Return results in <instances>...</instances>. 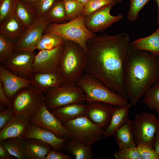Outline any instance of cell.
I'll use <instances>...</instances> for the list:
<instances>
[{
	"label": "cell",
	"instance_id": "6da1fadb",
	"mask_svg": "<svg viewBox=\"0 0 159 159\" xmlns=\"http://www.w3.org/2000/svg\"><path fill=\"white\" fill-rule=\"evenodd\" d=\"M130 37L127 32L96 35L86 42L85 72L96 77L112 91L127 97L124 87Z\"/></svg>",
	"mask_w": 159,
	"mask_h": 159
},
{
	"label": "cell",
	"instance_id": "7a4b0ae2",
	"mask_svg": "<svg viewBox=\"0 0 159 159\" xmlns=\"http://www.w3.org/2000/svg\"><path fill=\"white\" fill-rule=\"evenodd\" d=\"M125 72V90L135 106L153 84L159 82V55L135 49L130 43Z\"/></svg>",
	"mask_w": 159,
	"mask_h": 159
},
{
	"label": "cell",
	"instance_id": "3957f363",
	"mask_svg": "<svg viewBox=\"0 0 159 159\" xmlns=\"http://www.w3.org/2000/svg\"><path fill=\"white\" fill-rule=\"evenodd\" d=\"M82 89L87 102H100L113 106L128 104L127 98L109 88L95 76L84 72L76 82Z\"/></svg>",
	"mask_w": 159,
	"mask_h": 159
},
{
	"label": "cell",
	"instance_id": "277c9868",
	"mask_svg": "<svg viewBox=\"0 0 159 159\" xmlns=\"http://www.w3.org/2000/svg\"><path fill=\"white\" fill-rule=\"evenodd\" d=\"M85 53L78 44L64 40L57 72L64 82H76L85 72Z\"/></svg>",
	"mask_w": 159,
	"mask_h": 159
},
{
	"label": "cell",
	"instance_id": "5b68a950",
	"mask_svg": "<svg viewBox=\"0 0 159 159\" xmlns=\"http://www.w3.org/2000/svg\"><path fill=\"white\" fill-rule=\"evenodd\" d=\"M86 16L81 14L76 19L61 24H49L44 33H52L59 35L64 40L74 42L79 45L86 52V42L96 35L86 26Z\"/></svg>",
	"mask_w": 159,
	"mask_h": 159
},
{
	"label": "cell",
	"instance_id": "8992f818",
	"mask_svg": "<svg viewBox=\"0 0 159 159\" xmlns=\"http://www.w3.org/2000/svg\"><path fill=\"white\" fill-rule=\"evenodd\" d=\"M45 94L32 85L18 91L10 100L8 108L13 115L29 120L44 101Z\"/></svg>",
	"mask_w": 159,
	"mask_h": 159
},
{
	"label": "cell",
	"instance_id": "52a82bcc",
	"mask_svg": "<svg viewBox=\"0 0 159 159\" xmlns=\"http://www.w3.org/2000/svg\"><path fill=\"white\" fill-rule=\"evenodd\" d=\"M85 101L84 93L76 82H64L49 89L45 94L44 102L49 110Z\"/></svg>",
	"mask_w": 159,
	"mask_h": 159
},
{
	"label": "cell",
	"instance_id": "ba28073f",
	"mask_svg": "<svg viewBox=\"0 0 159 159\" xmlns=\"http://www.w3.org/2000/svg\"><path fill=\"white\" fill-rule=\"evenodd\" d=\"M69 138L92 145L104 138L102 127L92 122L85 115L64 124Z\"/></svg>",
	"mask_w": 159,
	"mask_h": 159
},
{
	"label": "cell",
	"instance_id": "9c48e42d",
	"mask_svg": "<svg viewBox=\"0 0 159 159\" xmlns=\"http://www.w3.org/2000/svg\"><path fill=\"white\" fill-rule=\"evenodd\" d=\"M159 128V118L143 112L137 115L133 121L134 140L136 145H146L153 147L156 131Z\"/></svg>",
	"mask_w": 159,
	"mask_h": 159
},
{
	"label": "cell",
	"instance_id": "30bf717a",
	"mask_svg": "<svg viewBox=\"0 0 159 159\" xmlns=\"http://www.w3.org/2000/svg\"><path fill=\"white\" fill-rule=\"evenodd\" d=\"M50 24L44 16L38 17L15 43L14 52L35 51L44 30Z\"/></svg>",
	"mask_w": 159,
	"mask_h": 159
},
{
	"label": "cell",
	"instance_id": "8fae6325",
	"mask_svg": "<svg viewBox=\"0 0 159 159\" xmlns=\"http://www.w3.org/2000/svg\"><path fill=\"white\" fill-rule=\"evenodd\" d=\"M29 121L51 131L59 137L69 138L68 133L64 125L47 108L44 101L30 119Z\"/></svg>",
	"mask_w": 159,
	"mask_h": 159
},
{
	"label": "cell",
	"instance_id": "7c38bea8",
	"mask_svg": "<svg viewBox=\"0 0 159 159\" xmlns=\"http://www.w3.org/2000/svg\"><path fill=\"white\" fill-rule=\"evenodd\" d=\"M115 4L105 6L86 16L85 23L87 29L95 33L105 30L121 19L123 16L122 14H119L115 16L110 14V10Z\"/></svg>",
	"mask_w": 159,
	"mask_h": 159
},
{
	"label": "cell",
	"instance_id": "4fadbf2b",
	"mask_svg": "<svg viewBox=\"0 0 159 159\" xmlns=\"http://www.w3.org/2000/svg\"><path fill=\"white\" fill-rule=\"evenodd\" d=\"M36 54L35 51L13 52L2 64L15 74L28 79L34 72L33 62Z\"/></svg>",
	"mask_w": 159,
	"mask_h": 159
},
{
	"label": "cell",
	"instance_id": "5bb4252c",
	"mask_svg": "<svg viewBox=\"0 0 159 159\" xmlns=\"http://www.w3.org/2000/svg\"><path fill=\"white\" fill-rule=\"evenodd\" d=\"M64 43V42L59 46L53 49L39 51L35 55L33 61L32 67L34 72H57Z\"/></svg>",
	"mask_w": 159,
	"mask_h": 159
},
{
	"label": "cell",
	"instance_id": "9a60e30c",
	"mask_svg": "<svg viewBox=\"0 0 159 159\" xmlns=\"http://www.w3.org/2000/svg\"><path fill=\"white\" fill-rule=\"evenodd\" d=\"M34 138L49 145L52 150H61L68 139L61 138L51 131L37 124L30 122L24 139Z\"/></svg>",
	"mask_w": 159,
	"mask_h": 159
},
{
	"label": "cell",
	"instance_id": "2e32d148",
	"mask_svg": "<svg viewBox=\"0 0 159 159\" xmlns=\"http://www.w3.org/2000/svg\"><path fill=\"white\" fill-rule=\"evenodd\" d=\"M0 81L6 96L10 100L20 89L31 85L28 79L15 74L1 64L0 65Z\"/></svg>",
	"mask_w": 159,
	"mask_h": 159
},
{
	"label": "cell",
	"instance_id": "e0dca14e",
	"mask_svg": "<svg viewBox=\"0 0 159 159\" xmlns=\"http://www.w3.org/2000/svg\"><path fill=\"white\" fill-rule=\"evenodd\" d=\"M85 115L95 124L103 128L108 125L113 106L100 102H87Z\"/></svg>",
	"mask_w": 159,
	"mask_h": 159
},
{
	"label": "cell",
	"instance_id": "ac0fdd59",
	"mask_svg": "<svg viewBox=\"0 0 159 159\" xmlns=\"http://www.w3.org/2000/svg\"><path fill=\"white\" fill-rule=\"evenodd\" d=\"M30 124L29 120L25 117L13 115L0 130V142L9 138L23 139Z\"/></svg>",
	"mask_w": 159,
	"mask_h": 159
},
{
	"label": "cell",
	"instance_id": "d6986e66",
	"mask_svg": "<svg viewBox=\"0 0 159 159\" xmlns=\"http://www.w3.org/2000/svg\"><path fill=\"white\" fill-rule=\"evenodd\" d=\"M28 79L31 85L44 94L49 89L60 85L64 82L57 72H33L29 75Z\"/></svg>",
	"mask_w": 159,
	"mask_h": 159
},
{
	"label": "cell",
	"instance_id": "ffe728a7",
	"mask_svg": "<svg viewBox=\"0 0 159 159\" xmlns=\"http://www.w3.org/2000/svg\"><path fill=\"white\" fill-rule=\"evenodd\" d=\"M131 104L123 106H113L110 122L104 130V138L113 136L116 132L129 119Z\"/></svg>",
	"mask_w": 159,
	"mask_h": 159
},
{
	"label": "cell",
	"instance_id": "44dd1931",
	"mask_svg": "<svg viewBox=\"0 0 159 159\" xmlns=\"http://www.w3.org/2000/svg\"><path fill=\"white\" fill-rule=\"evenodd\" d=\"M87 108V104L82 103L71 104L49 110L64 125L71 120L85 115Z\"/></svg>",
	"mask_w": 159,
	"mask_h": 159
},
{
	"label": "cell",
	"instance_id": "7402d4cb",
	"mask_svg": "<svg viewBox=\"0 0 159 159\" xmlns=\"http://www.w3.org/2000/svg\"><path fill=\"white\" fill-rule=\"evenodd\" d=\"M26 28L14 13L0 23V33L12 41L16 42Z\"/></svg>",
	"mask_w": 159,
	"mask_h": 159
},
{
	"label": "cell",
	"instance_id": "603a6c76",
	"mask_svg": "<svg viewBox=\"0 0 159 159\" xmlns=\"http://www.w3.org/2000/svg\"><path fill=\"white\" fill-rule=\"evenodd\" d=\"M63 149L74 156L75 159H95L92 154V145L77 140L67 139L64 143Z\"/></svg>",
	"mask_w": 159,
	"mask_h": 159
},
{
	"label": "cell",
	"instance_id": "cb8c5ba5",
	"mask_svg": "<svg viewBox=\"0 0 159 159\" xmlns=\"http://www.w3.org/2000/svg\"><path fill=\"white\" fill-rule=\"evenodd\" d=\"M113 136L119 149L136 146L134 137L133 121L129 119L116 132Z\"/></svg>",
	"mask_w": 159,
	"mask_h": 159
},
{
	"label": "cell",
	"instance_id": "d4e9b609",
	"mask_svg": "<svg viewBox=\"0 0 159 159\" xmlns=\"http://www.w3.org/2000/svg\"><path fill=\"white\" fill-rule=\"evenodd\" d=\"M27 159H45L51 147L47 144L34 138L24 139Z\"/></svg>",
	"mask_w": 159,
	"mask_h": 159
},
{
	"label": "cell",
	"instance_id": "484cf974",
	"mask_svg": "<svg viewBox=\"0 0 159 159\" xmlns=\"http://www.w3.org/2000/svg\"><path fill=\"white\" fill-rule=\"evenodd\" d=\"M130 43L135 49L159 55V27L149 36L139 38Z\"/></svg>",
	"mask_w": 159,
	"mask_h": 159
},
{
	"label": "cell",
	"instance_id": "4316f807",
	"mask_svg": "<svg viewBox=\"0 0 159 159\" xmlns=\"http://www.w3.org/2000/svg\"><path fill=\"white\" fill-rule=\"evenodd\" d=\"M14 14L25 26L31 25L38 17L31 4L21 0H18Z\"/></svg>",
	"mask_w": 159,
	"mask_h": 159
},
{
	"label": "cell",
	"instance_id": "83f0119b",
	"mask_svg": "<svg viewBox=\"0 0 159 159\" xmlns=\"http://www.w3.org/2000/svg\"><path fill=\"white\" fill-rule=\"evenodd\" d=\"M0 143L14 157L19 159H27L24 139L9 138L0 142Z\"/></svg>",
	"mask_w": 159,
	"mask_h": 159
},
{
	"label": "cell",
	"instance_id": "f1b7e54d",
	"mask_svg": "<svg viewBox=\"0 0 159 159\" xmlns=\"http://www.w3.org/2000/svg\"><path fill=\"white\" fill-rule=\"evenodd\" d=\"M44 16L50 24L66 22L67 18L63 0H57Z\"/></svg>",
	"mask_w": 159,
	"mask_h": 159
},
{
	"label": "cell",
	"instance_id": "f546056e",
	"mask_svg": "<svg viewBox=\"0 0 159 159\" xmlns=\"http://www.w3.org/2000/svg\"><path fill=\"white\" fill-rule=\"evenodd\" d=\"M64 42L63 38L58 35L52 33H45L43 34L36 49L40 51L53 49L59 46Z\"/></svg>",
	"mask_w": 159,
	"mask_h": 159
},
{
	"label": "cell",
	"instance_id": "4dcf8cb0",
	"mask_svg": "<svg viewBox=\"0 0 159 159\" xmlns=\"http://www.w3.org/2000/svg\"><path fill=\"white\" fill-rule=\"evenodd\" d=\"M143 102L157 113L159 112V82L153 84L145 93Z\"/></svg>",
	"mask_w": 159,
	"mask_h": 159
},
{
	"label": "cell",
	"instance_id": "1f68e13d",
	"mask_svg": "<svg viewBox=\"0 0 159 159\" xmlns=\"http://www.w3.org/2000/svg\"><path fill=\"white\" fill-rule=\"evenodd\" d=\"M67 21L73 20L82 14L84 6L77 0L64 1Z\"/></svg>",
	"mask_w": 159,
	"mask_h": 159
},
{
	"label": "cell",
	"instance_id": "d6a6232c",
	"mask_svg": "<svg viewBox=\"0 0 159 159\" xmlns=\"http://www.w3.org/2000/svg\"><path fill=\"white\" fill-rule=\"evenodd\" d=\"M15 43L0 34V62L3 64L14 52Z\"/></svg>",
	"mask_w": 159,
	"mask_h": 159
},
{
	"label": "cell",
	"instance_id": "836d02e7",
	"mask_svg": "<svg viewBox=\"0 0 159 159\" xmlns=\"http://www.w3.org/2000/svg\"><path fill=\"white\" fill-rule=\"evenodd\" d=\"M150 0H129V6L127 15V19L134 21L138 18L140 11Z\"/></svg>",
	"mask_w": 159,
	"mask_h": 159
},
{
	"label": "cell",
	"instance_id": "e575fe53",
	"mask_svg": "<svg viewBox=\"0 0 159 159\" xmlns=\"http://www.w3.org/2000/svg\"><path fill=\"white\" fill-rule=\"evenodd\" d=\"M116 2V0H90L84 6L82 14L88 16L105 6Z\"/></svg>",
	"mask_w": 159,
	"mask_h": 159
},
{
	"label": "cell",
	"instance_id": "d590c367",
	"mask_svg": "<svg viewBox=\"0 0 159 159\" xmlns=\"http://www.w3.org/2000/svg\"><path fill=\"white\" fill-rule=\"evenodd\" d=\"M18 0H0V23L14 13Z\"/></svg>",
	"mask_w": 159,
	"mask_h": 159
},
{
	"label": "cell",
	"instance_id": "8d00e7d4",
	"mask_svg": "<svg viewBox=\"0 0 159 159\" xmlns=\"http://www.w3.org/2000/svg\"><path fill=\"white\" fill-rule=\"evenodd\" d=\"M116 159H142L136 146L119 149L114 154Z\"/></svg>",
	"mask_w": 159,
	"mask_h": 159
},
{
	"label": "cell",
	"instance_id": "74e56055",
	"mask_svg": "<svg viewBox=\"0 0 159 159\" xmlns=\"http://www.w3.org/2000/svg\"><path fill=\"white\" fill-rule=\"evenodd\" d=\"M57 0H37L32 5L37 17L45 15Z\"/></svg>",
	"mask_w": 159,
	"mask_h": 159
},
{
	"label": "cell",
	"instance_id": "f35d334b",
	"mask_svg": "<svg viewBox=\"0 0 159 159\" xmlns=\"http://www.w3.org/2000/svg\"><path fill=\"white\" fill-rule=\"evenodd\" d=\"M142 159H159V154L153 147L140 144L136 145Z\"/></svg>",
	"mask_w": 159,
	"mask_h": 159
},
{
	"label": "cell",
	"instance_id": "ab89813d",
	"mask_svg": "<svg viewBox=\"0 0 159 159\" xmlns=\"http://www.w3.org/2000/svg\"><path fill=\"white\" fill-rule=\"evenodd\" d=\"M71 157L60 150H50L45 159H70Z\"/></svg>",
	"mask_w": 159,
	"mask_h": 159
},
{
	"label": "cell",
	"instance_id": "60d3db41",
	"mask_svg": "<svg viewBox=\"0 0 159 159\" xmlns=\"http://www.w3.org/2000/svg\"><path fill=\"white\" fill-rule=\"evenodd\" d=\"M13 115L11 111L7 108L0 112V130L6 125Z\"/></svg>",
	"mask_w": 159,
	"mask_h": 159
},
{
	"label": "cell",
	"instance_id": "b9f144b4",
	"mask_svg": "<svg viewBox=\"0 0 159 159\" xmlns=\"http://www.w3.org/2000/svg\"><path fill=\"white\" fill-rule=\"evenodd\" d=\"M10 100L6 96L2 84L0 81V105L4 107H8Z\"/></svg>",
	"mask_w": 159,
	"mask_h": 159
},
{
	"label": "cell",
	"instance_id": "7bdbcfd3",
	"mask_svg": "<svg viewBox=\"0 0 159 159\" xmlns=\"http://www.w3.org/2000/svg\"><path fill=\"white\" fill-rule=\"evenodd\" d=\"M13 157L0 143V159H11Z\"/></svg>",
	"mask_w": 159,
	"mask_h": 159
},
{
	"label": "cell",
	"instance_id": "ee69618b",
	"mask_svg": "<svg viewBox=\"0 0 159 159\" xmlns=\"http://www.w3.org/2000/svg\"><path fill=\"white\" fill-rule=\"evenodd\" d=\"M153 146L155 150L159 154V128L155 134Z\"/></svg>",
	"mask_w": 159,
	"mask_h": 159
},
{
	"label": "cell",
	"instance_id": "f6af8a7d",
	"mask_svg": "<svg viewBox=\"0 0 159 159\" xmlns=\"http://www.w3.org/2000/svg\"><path fill=\"white\" fill-rule=\"evenodd\" d=\"M156 2L158 6V16L157 19V23L159 24V0H154Z\"/></svg>",
	"mask_w": 159,
	"mask_h": 159
},
{
	"label": "cell",
	"instance_id": "bcb514c9",
	"mask_svg": "<svg viewBox=\"0 0 159 159\" xmlns=\"http://www.w3.org/2000/svg\"><path fill=\"white\" fill-rule=\"evenodd\" d=\"M79 2L82 4L84 6L90 0H77Z\"/></svg>",
	"mask_w": 159,
	"mask_h": 159
},
{
	"label": "cell",
	"instance_id": "7dc6e473",
	"mask_svg": "<svg viewBox=\"0 0 159 159\" xmlns=\"http://www.w3.org/2000/svg\"><path fill=\"white\" fill-rule=\"evenodd\" d=\"M25 1L26 2L29 3L31 4H32L34 2H35L37 0H21Z\"/></svg>",
	"mask_w": 159,
	"mask_h": 159
},
{
	"label": "cell",
	"instance_id": "c3c4849f",
	"mask_svg": "<svg viewBox=\"0 0 159 159\" xmlns=\"http://www.w3.org/2000/svg\"><path fill=\"white\" fill-rule=\"evenodd\" d=\"M117 2L120 3L121 2L122 0H116Z\"/></svg>",
	"mask_w": 159,
	"mask_h": 159
},
{
	"label": "cell",
	"instance_id": "681fc988",
	"mask_svg": "<svg viewBox=\"0 0 159 159\" xmlns=\"http://www.w3.org/2000/svg\"><path fill=\"white\" fill-rule=\"evenodd\" d=\"M64 1H71V0H63Z\"/></svg>",
	"mask_w": 159,
	"mask_h": 159
},
{
	"label": "cell",
	"instance_id": "f907efd6",
	"mask_svg": "<svg viewBox=\"0 0 159 159\" xmlns=\"http://www.w3.org/2000/svg\"><path fill=\"white\" fill-rule=\"evenodd\" d=\"M158 115H159V112L157 113Z\"/></svg>",
	"mask_w": 159,
	"mask_h": 159
}]
</instances>
